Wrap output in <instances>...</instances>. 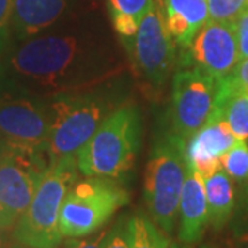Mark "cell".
<instances>
[{"label":"cell","instance_id":"cell-24","mask_svg":"<svg viewBox=\"0 0 248 248\" xmlns=\"http://www.w3.org/2000/svg\"><path fill=\"white\" fill-rule=\"evenodd\" d=\"M240 61L248 58V4L234 21Z\"/></svg>","mask_w":248,"mask_h":248},{"label":"cell","instance_id":"cell-17","mask_svg":"<svg viewBox=\"0 0 248 248\" xmlns=\"http://www.w3.org/2000/svg\"><path fill=\"white\" fill-rule=\"evenodd\" d=\"M204 189L208 207V223L215 231H219L231 221L236 208L233 179L225 170L219 169L204 179Z\"/></svg>","mask_w":248,"mask_h":248},{"label":"cell","instance_id":"cell-8","mask_svg":"<svg viewBox=\"0 0 248 248\" xmlns=\"http://www.w3.org/2000/svg\"><path fill=\"white\" fill-rule=\"evenodd\" d=\"M48 166L47 157L10 149L0 163V231L13 228L27 211Z\"/></svg>","mask_w":248,"mask_h":248},{"label":"cell","instance_id":"cell-16","mask_svg":"<svg viewBox=\"0 0 248 248\" xmlns=\"http://www.w3.org/2000/svg\"><path fill=\"white\" fill-rule=\"evenodd\" d=\"M214 117H222L239 140L248 138V95L234 84L231 75L219 79Z\"/></svg>","mask_w":248,"mask_h":248},{"label":"cell","instance_id":"cell-21","mask_svg":"<svg viewBox=\"0 0 248 248\" xmlns=\"http://www.w3.org/2000/svg\"><path fill=\"white\" fill-rule=\"evenodd\" d=\"M210 19L222 22H234L246 9L248 0H207Z\"/></svg>","mask_w":248,"mask_h":248},{"label":"cell","instance_id":"cell-19","mask_svg":"<svg viewBox=\"0 0 248 248\" xmlns=\"http://www.w3.org/2000/svg\"><path fill=\"white\" fill-rule=\"evenodd\" d=\"M166 232L148 215L138 213L131 217V248H170Z\"/></svg>","mask_w":248,"mask_h":248},{"label":"cell","instance_id":"cell-22","mask_svg":"<svg viewBox=\"0 0 248 248\" xmlns=\"http://www.w3.org/2000/svg\"><path fill=\"white\" fill-rule=\"evenodd\" d=\"M104 248H131V217H120L108 229Z\"/></svg>","mask_w":248,"mask_h":248},{"label":"cell","instance_id":"cell-25","mask_svg":"<svg viewBox=\"0 0 248 248\" xmlns=\"http://www.w3.org/2000/svg\"><path fill=\"white\" fill-rule=\"evenodd\" d=\"M14 0H0V51L4 47L9 33V21L11 19Z\"/></svg>","mask_w":248,"mask_h":248},{"label":"cell","instance_id":"cell-15","mask_svg":"<svg viewBox=\"0 0 248 248\" xmlns=\"http://www.w3.org/2000/svg\"><path fill=\"white\" fill-rule=\"evenodd\" d=\"M65 0H14L11 24L19 37L36 35L62 14Z\"/></svg>","mask_w":248,"mask_h":248},{"label":"cell","instance_id":"cell-32","mask_svg":"<svg viewBox=\"0 0 248 248\" xmlns=\"http://www.w3.org/2000/svg\"><path fill=\"white\" fill-rule=\"evenodd\" d=\"M202 248H214V247H211V246H203Z\"/></svg>","mask_w":248,"mask_h":248},{"label":"cell","instance_id":"cell-13","mask_svg":"<svg viewBox=\"0 0 248 248\" xmlns=\"http://www.w3.org/2000/svg\"><path fill=\"white\" fill-rule=\"evenodd\" d=\"M178 239L185 244H196L203 237L208 223V207L204 179L189 163L179 202Z\"/></svg>","mask_w":248,"mask_h":248},{"label":"cell","instance_id":"cell-18","mask_svg":"<svg viewBox=\"0 0 248 248\" xmlns=\"http://www.w3.org/2000/svg\"><path fill=\"white\" fill-rule=\"evenodd\" d=\"M116 32L128 46L153 0H108Z\"/></svg>","mask_w":248,"mask_h":248},{"label":"cell","instance_id":"cell-2","mask_svg":"<svg viewBox=\"0 0 248 248\" xmlns=\"http://www.w3.org/2000/svg\"><path fill=\"white\" fill-rule=\"evenodd\" d=\"M78 170L76 157L48 166L27 211L17 222L16 241L32 248H57L61 244L60 213L68 190L78 181Z\"/></svg>","mask_w":248,"mask_h":248},{"label":"cell","instance_id":"cell-9","mask_svg":"<svg viewBox=\"0 0 248 248\" xmlns=\"http://www.w3.org/2000/svg\"><path fill=\"white\" fill-rule=\"evenodd\" d=\"M128 46L142 75L155 86L163 84L175 63V42L166 24L163 0H153Z\"/></svg>","mask_w":248,"mask_h":248},{"label":"cell","instance_id":"cell-6","mask_svg":"<svg viewBox=\"0 0 248 248\" xmlns=\"http://www.w3.org/2000/svg\"><path fill=\"white\" fill-rule=\"evenodd\" d=\"M219 79L196 66L175 73L171 95V124L174 135L187 142L214 117Z\"/></svg>","mask_w":248,"mask_h":248},{"label":"cell","instance_id":"cell-29","mask_svg":"<svg viewBox=\"0 0 248 248\" xmlns=\"http://www.w3.org/2000/svg\"><path fill=\"white\" fill-rule=\"evenodd\" d=\"M233 248H248V236L239 237V241L234 244V247Z\"/></svg>","mask_w":248,"mask_h":248},{"label":"cell","instance_id":"cell-3","mask_svg":"<svg viewBox=\"0 0 248 248\" xmlns=\"http://www.w3.org/2000/svg\"><path fill=\"white\" fill-rule=\"evenodd\" d=\"M187 172L186 142L170 134L151 151L145 171V203L153 222L172 233Z\"/></svg>","mask_w":248,"mask_h":248},{"label":"cell","instance_id":"cell-23","mask_svg":"<svg viewBox=\"0 0 248 248\" xmlns=\"http://www.w3.org/2000/svg\"><path fill=\"white\" fill-rule=\"evenodd\" d=\"M108 231H99L91 237H68L57 248H104Z\"/></svg>","mask_w":248,"mask_h":248},{"label":"cell","instance_id":"cell-11","mask_svg":"<svg viewBox=\"0 0 248 248\" xmlns=\"http://www.w3.org/2000/svg\"><path fill=\"white\" fill-rule=\"evenodd\" d=\"M182 62L210 73L215 79L231 75L240 62L234 22L208 19L189 47Z\"/></svg>","mask_w":248,"mask_h":248},{"label":"cell","instance_id":"cell-31","mask_svg":"<svg viewBox=\"0 0 248 248\" xmlns=\"http://www.w3.org/2000/svg\"><path fill=\"white\" fill-rule=\"evenodd\" d=\"M9 248H32V247H28L25 244H22V243H14V244H11Z\"/></svg>","mask_w":248,"mask_h":248},{"label":"cell","instance_id":"cell-14","mask_svg":"<svg viewBox=\"0 0 248 248\" xmlns=\"http://www.w3.org/2000/svg\"><path fill=\"white\" fill-rule=\"evenodd\" d=\"M163 6L169 32L182 48L189 47L210 19L207 0H163Z\"/></svg>","mask_w":248,"mask_h":248},{"label":"cell","instance_id":"cell-10","mask_svg":"<svg viewBox=\"0 0 248 248\" xmlns=\"http://www.w3.org/2000/svg\"><path fill=\"white\" fill-rule=\"evenodd\" d=\"M78 55L79 45L75 37H39L18 48L11 57V66L19 76L50 86L65 78Z\"/></svg>","mask_w":248,"mask_h":248},{"label":"cell","instance_id":"cell-30","mask_svg":"<svg viewBox=\"0 0 248 248\" xmlns=\"http://www.w3.org/2000/svg\"><path fill=\"white\" fill-rule=\"evenodd\" d=\"M170 248H192L190 247V244H185V243H182V244H178V243H172Z\"/></svg>","mask_w":248,"mask_h":248},{"label":"cell","instance_id":"cell-12","mask_svg":"<svg viewBox=\"0 0 248 248\" xmlns=\"http://www.w3.org/2000/svg\"><path fill=\"white\" fill-rule=\"evenodd\" d=\"M229 124L222 117H213L186 145L187 163L203 179L213 175L221 167V156L236 142Z\"/></svg>","mask_w":248,"mask_h":248},{"label":"cell","instance_id":"cell-28","mask_svg":"<svg viewBox=\"0 0 248 248\" xmlns=\"http://www.w3.org/2000/svg\"><path fill=\"white\" fill-rule=\"evenodd\" d=\"M9 153H10L9 145H7L6 141L0 137V163L7 157V155H9Z\"/></svg>","mask_w":248,"mask_h":248},{"label":"cell","instance_id":"cell-20","mask_svg":"<svg viewBox=\"0 0 248 248\" xmlns=\"http://www.w3.org/2000/svg\"><path fill=\"white\" fill-rule=\"evenodd\" d=\"M221 167L229 177L239 182H248V145L246 140H236L229 151L221 156Z\"/></svg>","mask_w":248,"mask_h":248},{"label":"cell","instance_id":"cell-7","mask_svg":"<svg viewBox=\"0 0 248 248\" xmlns=\"http://www.w3.org/2000/svg\"><path fill=\"white\" fill-rule=\"evenodd\" d=\"M48 131L50 110L40 102L27 95H0V137L11 151L48 159Z\"/></svg>","mask_w":248,"mask_h":248},{"label":"cell","instance_id":"cell-4","mask_svg":"<svg viewBox=\"0 0 248 248\" xmlns=\"http://www.w3.org/2000/svg\"><path fill=\"white\" fill-rule=\"evenodd\" d=\"M128 202L127 190L110 178L76 181L65 196L60 213L62 237L91 236Z\"/></svg>","mask_w":248,"mask_h":248},{"label":"cell","instance_id":"cell-27","mask_svg":"<svg viewBox=\"0 0 248 248\" xmlns=\"http://www.w3.org/2000/svg\"><path fill=\"white\" fill-rule=\"evenodd\" d=\"M232 80L241 91L248 95V58L240 61L231 73Z\"/></svg>","mask_w":248,"mask_h":248},{"label":"cell","instance_id":"cell-33","mask_svg":"<svg viewBox=\"0 0 248 248\" xmlns=\"http://www.w3.org/2000/svg\"><path fill=\"white\" fill-rule=\"evenodd\" d=\"M0 248H3V243H1V240H0Z\"/></svg>","mask_w":248,"mask_h":248},{"label":"cell","instance_id":"cell-5","mask_svg":"<svg viewBox=\"0 0 248 248\" xmlns=\"http://www.w3.org/2000/svg\"><path fill=\"white\" fill-rule=\"evenodd\" d=\"M107 104L95 95L55 99L50 109L47 156L50 164L76 157L108 116Z\"/></svg>","mask_w":248,"mask_h":248},{"label":"cell","instance_id":"cell-26","mask_svg":"<svg viewBox=\"0 0 248 248\" xmlns=\"http://www.w3.org/2000/svg\"><path fill=\"white\" fill-rule=\"evenodd\" d=\"M240 222L234 226L237 237L248 236V182L246 184L244 193L240 199V210H239Z\"/></svg>","mask_w":248,"mask_h":248},{"label":"cell","instance_id":"cell-1","mask_svg":"<svg viewBox=\"0 0 248 248\" xmlns=\"http://www.w3.org/2000/svg\"><path fill=\"white\" fill-rule=\"evenodd\" d=\"M140 110L124 105L108 115L76 156L86 177L119 178L133 167L141 142Z\"/></svg>","mask_w":248,"mask_h":248}]
</instances>
